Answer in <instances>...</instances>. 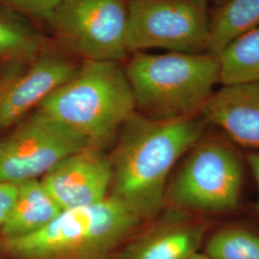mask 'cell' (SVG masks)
Masks as SVG:
<instances>
[{"instance_id":"cell-1","label":"cell","mask_w":259,"mask_h":259,"mask_svg":"<svg viewBox=\"0 0 259 259\" xmlns=\"http://www.w3.org/2000/svg\"><path fill=\"white\" fill-rule=\"evenodd\" d=\"M207 127L201 114L155 120L134 112L122 125L110 156V196L142 222L157 218L166 207L171 172Z\"/></svg>"},{"instance_id":"cell-2","label":"cell","mask_w":259,"mask_h":259,"mask_svg":"<svg viewBox=\"0 0 259 259\" xmlns=\"http://www.w3.org/2000/svg\"><path fill=\"white\" fill-rule=\"evenodd\" d=\"M37 111L72 130L91 147L104 149L137 109L120 62L83 60L74 78L40 103Z\"/></svg>"},{"instance_id":"cell-3","label":"cell","mask_w":259,"mask_h":259,"mask_svg":"<svg viewBox=\"0 0 259 259\" xmlns=\"http://www.w3.org/2000/svg\"><path fill=\"white\" fill-rule=\"evenodd\" d=\"M125 70L137 111L155 120L201 114L220 83L219 58L209 52H137Z\"/></svg>"},{"instance_id":"cell-4","label":"cell","mask_w":259,"mask_h":259,"mask_svg":"<svg viewBox=\"0 0 259 259\" xmlns=\"http://www.w3.org/2000/svg\"><path fill=\"white\" fill-rule=\"evenodd\" d=\"M142 221L109 195L98 204L65 209L27 236L2 239L18 259H111Z\"/></svg>"},{"instance_id":"cell-5","label":"cell","mask_w":259,"mask_h":259,"mask_svg":"<svg viewBox=\"0 0 259 259\" xmlns=\"http://www.w3.org/2000/svg\"><path fill=\"white\" fill-rule=\"evenodd\" d=\"M205 132L169 180L166 206L204 217L236 212L247 162L232 142Z\"/></svg>"},{"instance_id":"cell-6","label":"cell","mask_w":259,"mask_h":259,"mask_svg":"<svg viewBox=\"0 0 259 259\" xmlns=\"http://www.w3.org/2000/svg\"><path fill=\"white\" fill-rule=\"evenodd\" d=\"M128 53L164 49L169 52H208L211 15L208 0H129Z\"/></svg>"},{"instance_id":"cell-7","label":"cell","mask_w":259,"mask_h":259,"mask_svg":"<svg viewBox=\"0 0 259 259\" xmlns=\"http://www.w3.org/2000/svg\"><path fill=\"white\" fill-rule=\"evenodd\" d=\"M64 47L91 61L126 58L125 0H60L47 19Z\"/></svg>"},{"instance_id":"cell-8","label":"cell","mask_w":259,"mask_h":259,"mask_svg":"<svg viewBox=\"0 0 259 259\" xmlns=\"http://www.w3.org/2000/svg\"><path fill=\"white\" fill-rule=\"evenodd\" d=\"M89 147L72 130L36 111L0 140V183L42 178L65 157Z\"/></svg>"},{"instance_id":"cell-9","label":"cell","mask_w":259,"mask_h":259,"mask_svg":"<svg viewBox=\"0 0 259 259\" xmlns=\"http://www.w3.org/2000/svg\"><path fill=\"white\" fill-rule=\"evenodd\" d=\"M40 181L63 210L98 204L111 191V158L104 149H83L61 160Z\"/></svg>"},{"instance_id":"cell-10","label":"cell","mask_w":259,"mask_h":259,"mask_svg":"<svg viewBox=\"0 0 259 259\" xmlns=\"http://www.w3.org/2000/svg\"><path fill=\"white\" fill-rule=\"evenodd\" d=\"M121 252L120 259H188L203 247L209 218L169 206Z\"/></svg>"},{"instance_id":"cell-11","label":"cell","mask_w":259,"mask_h":259,"mask_svg":"<svg viewBox=\"0 0 259 259\" xmlns=\"http://www.w3.org/2000/svg\"><path fill=\"white\" fill-rule=\"evenodd\" d=\"M80 65L61 54L45 49L27 71L12 83L0 103V130L20 120L48 96L73 79Z\"/></svg>"},{"instance_id":"cell-12","label":"cell","mask_w":259,"mask_h":259,"mask_svg":"<svg viewBox=\"0 0 259 259\" xmlns=\"http://www.w3.org/2000/svg\"><path fill=\"white\" fill-rule=\"evenodd\" d=\"M201 115L234 145L259 152V81L222 85L214 91Z\"/></svg>"},{"instance_id":"cell-13","label":"cell","mask_w":259,"mask_h":259,"mask_svg":"<svg viewBox=\"0 0 259 259\" xmlns=\"http://www.w3.org/2000/svg\"><path fill=\"white\" fill-rule=\"evenodd\" d=\"M62 211L40 180L21 183L8 219L0 231L2 237L13 239L38 232Z\"/></svg>"},{"instance_id":"cell-14","label":"cell","mask_w":259,"mask_h":259,"mask_svg":"<svg viewBox=\"0 0 259 259\" xmlns=\"http://www.w3.org/2000/svg\"><path fill=\"white\" fill-rule=\"evenodd\" d=\"M259 25V0H225L210 19L208 52L218 56L242 34Z\"/></svg>"},{"instance_id":"cell-15","label":"cell","mask_w":259,"mask_h":259,"mask_svg":"<svg viewBox=\"0 0 259 259\" xmlns=\"http://www.w3.org/2000/svg\"><path fill=\"white\" fill-rule=\"evenodd\" d=\"M202 248L212 259H259V229L245 222L211 228Z\"/></svg>"},{"instance_id":"cell-16","label":"cell","mask_w":259,"mask_h":259,"mask_svg":"<svg viewBox=\"0 0 259 259\" xmlns=\"http://www.w3.org/2000/svg\"><path fill=\"white\" fill-rule=\"evenodd\" d=\"M218 58L222 85L259 81V25L233 39Z\"/></svg>"},{"instance_id":"cell-17","label":"cell","mask_w":259,"mask_h":259,"mask_svg":"<svg viewBox=\"0 0 259 259\" xmlns=\"http://www.w3.org/2000/svg\"><path fill=\"white\" fill-rule=\"evenodd\" d=\"M45 45V37L36 30L0 15V61L32 63Z\"/></svg>"},{"instance_id":"cell-18","label":"cell","mask_w":259,"mask_h":259,"mask_svg":"<svg viewBox=\"0 0 259 259\" xmlns=\"http://www.w3.org/2000/svg\"><path fill=\"white\" fill-rule=\"evenodd\" d=\"M10 7L37 19L47 20L60 0H1Z\"/></svg>"},{"instance_id":"cell-19","label":"cell","mask_w":259,"mask_h":259,"mask_svg":"<svg viewBox=\"0 0 259 259\" xmlns=\"http://www.w3.org/2000/svg\"><path fill=\"white\" fill-rule=\"evenodd\" d=\"M18 194V185L0 183V231L8 219Z\"/></svg>"},{"instance_id":"cell-20","label":"cell","mask_w":259,"mask_h":259,"mask_svg":"<svg viewBox=\"0 0 259 259\" xmlns=\"http://www.w3.org/2000/svg\"><path fill=\"white\" fill-rule=\"evenodd\" d=\"M24 65L20 63H11L0 74V103L12 83L24 72Z\"/></svg>"},{"instance_id":"cell-21","label":"cell","mask_w":259,"mask_h":259,"mask_svg":"<svg viewBox=\"0 0 259 259\" xmlns=\"http://www.w3.org/2000/svg\"><path fill=\"white\" fill-rule=\"evenodd\" d=\"M247 165L250 168V172L254 177L256 185L258 187V197L255 203L253 204L254 212L259 215V152H252L246 157Z\"/></svg>"},{"instance_id":"cell-22","label":"cell","mask_w":259,"mask_h":259,"mask_svg":"<svg viewBox=\"0 0 259 259\" xmlns=\"http://www.w3.org/2000/svg\"><path fill=\"white\" fill-rule=\"evenodd\" d=\"M188 259H212L210 258L208 255H206L203 251H198L194 254H192Z\"/></svg>"},{"instance_id":"cell-23","label":"cell","mask_w":259,"mask_h":259,"mask_svg":"<svg viewBox=\"0 0 259 259\" xmlns=\"http://www.w3.org/2000/svg\"><path fill=\"white\" fill-rule=\"evenodd\" d=\"M0 259H2V258H0Z\"/></svg>"}]
</instances>
